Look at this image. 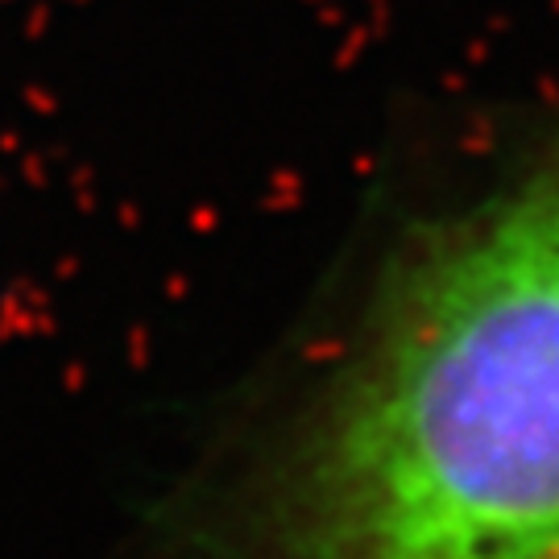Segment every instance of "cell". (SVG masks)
Wrapping results in <instances>:
<instances>
[{"mask_svg":"<svg viewBox=\"0 0 559 559\" xmlns=\"http://www.w3.org/2000/svg\"><path fill=\"white\" fill-rule=\"evenodd\" d=\"M245 559H559V100L385 261Z\"/></svg>","mask_w":559,"mask_h":559,"instance_id":"cell-1","label":"cell"}]
</instances>
